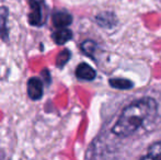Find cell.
I'll return each mask as SVG.
<instances>
[{"instance_id":"obj_4","label":"cell","mask_w":161,"mask_h":160,"mask_svg":"<svg viewBox=\"0 0 161 160\" xmlns=\"http://www.w3.org/2000/svg\"><path fill=\"white\" fill-rule=\"evenodd\" d=\"M96 70L86 63H81L76 69V76L82 80H93L96 78Z\"/></svg>"},{"instance_id":"obj_6","label":"cell","mask_w":161,"mask_h":160,"mask_svg":"<svg viewBox=\"0 0 161 160\" xmlns=\"http://www.w3.org/2000/svg\"><path fill=\"white\" fill-rule=\"evenodd\" d=\"M72 37V32L67 28H60L53 34V40L55 41L56 44L63 45L70 41Z\"/></svg>"},{"instance_id":"obj_1","label":"cell","mask_w":161,"mask_h":160,"mask_svg":"<svg viewBox=\"0 0 161 160\" xmlns=\"http://www.w3.org/2000/svg\"><path fill=\"white\" fill-rule=\"evenodd\" d=\"M153 108H156V102L149 98L133 102L124 109L119 120L113 126L112 132L121 137L133 135L146 121Z\"/></svg>"},{"instance_id":"obj_10","label":"cell","mask_w":161,"mask_h":160,"mask_svg":"<svg viewBox=\"0 0 161 160\" xmlns=\"http://www.w3.org/2000/svg\"><path fill=\"white\" fill-rule=\"evenodd\" d=\"M69 59H70V52L68 49H64V51L58 54L57 58H56V65H57V67L62 68V67H64L67 64V62Z\"/></svg>"},{"instance_id":"obj_9","label":"cell","mask_w":161,"mask_h":160,"mask_svg":"<svg viewBox=\"0 0 161 160\" xmlns=\"http://www.w3.org/2000/svg\"><path fill=\"white\" fill-rule=\"evenodd\" d=\"M110 85L112 86L113 88H115V89H119V90L130 89L134 86L133 82L127 79H111Z\"/></svg>"},{"instance_id":"obj_7","label":"cell","mask_w":161,"mask_h":160,"mask_svg":"<svg viewBox=\"0 0 161 160\" xmlns=\"http://www.w3.org/2000/svg\"><path fill=\"white\" fill-rule=\"evenodd\" d=\"M7 17H8V12H7L6 8H0V36L3 40L8 37V30H7Z\"/></svg>"},{"instance_id":"obj_3","label":"cell","mask_w":161,"mask_h":160,"mask_svg":"<svg viewBox=\"0 0 161 160\" xmlns=\"http://www.w3.org/2000/svg\"><path fill=\"white\" fill-rule=\"evenodd\" d=\"M28 94L32 100H38L43 96V83L36 77L30 78L28 81Z\"/></svg>"},{"instance_id":"obj_2","label":"cell","mask_w":161,"mask_h":160,"mask_svg":"<svg viewBox=\"0 0 161 160\" xmlns=\"http://www.w3.org/2000/svg\"><path fill=\"white\" fill-rule=\"evenodd\" d=\"M30 13H29V22L35 26H40L44 23L42 6L36 0H30Z\"/></svg>"},{"instance_id":"obj_8","label":"cell","mask_w":161,"mask_h":160,"mask_svg":"<svg viewBox=\"0 0 161 160\" xmlns=\"http://www.w3.org/2000/svg\"><path fill=\"white\" fill-rule=\"evenodd\" d=\"M142 159H161V141L151 145L148 149V154Z\"/></svg>"},{"instance_id":"obj_11","label":"cell","mask_w":161,"mask_h":160,"mask_svg":"<svg viewBox=\"0 0 161 160\" xmlns=\"http://www.w3.org/2000/svg\"><path fill=\"white\" fill-rule=\"evenodd\" d=\"M81 48H82V51L85 52L86 54L91 56L92 54H93L94 48H96V43H93L92 41H86V42H83L82 45H81Z\"/></svg>"},{"instance_id":"obj_5","label":"cell","mask_w":161,"mask_h":160,"mask_svg":"<svg viewBox=\"0 0 161 160\" xmlns=\"http://www.w3.org/2000/svg\"><path fill=\"white\" fill-rule=\"evenodd\" d=\"M71 22H72L71 14H69L66 11H59V12H56L53 15V24L57 29L67 28Z\"/></svg>"}]
</instances>
